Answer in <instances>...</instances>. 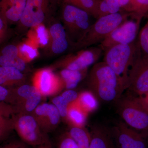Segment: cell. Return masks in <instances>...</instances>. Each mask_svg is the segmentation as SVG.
<instances>
[{"instance_id":"obj_1","label":"cell","mask_w":148,"mask_h":148,"mask_svg":"<svg viewBox=\"0 0 148 148\" xmlns=\"http://www.w3.org/2000/svg\"><path fill=\"white\" fill-rule=\"evenodd\" d=\"M142 52L138 40L128 44L114 46L105 52L103 61L116 74L124 90L128 88Z\"/></svg>"},{"instance_id":"obj_2","label":"cell","mask_w":148,"mask_h":148,"mask_svg":"<svg viewBox=\"0 0 148 148\" xmlns=\"http://www.w3.org/2000/svg\"><path fill=\"white\" fill-rule=\"evenodd\" d=\"M89 84L96 98L104 102L116 101L124 91L116 74L104 61L92 67Z\"/></svg>"},{"instance_id":"obj_3","label":"cell","mask_w":148,"mask_h":148,"mask_svg":"<svg viewBox=\"0 0 148 148\" xmlns=\"http://www.w3.org/2000/svg\"><path fill=\"white\" fill-rule=\"evenodd\" d=\"M131 16L130 13L120 12L98 18L90 26L82 38L72 46V49L79 51L98 43H100L113 30Z\"/></svg>"},{"instance_id":"obj_4","label":"cell","mask_w":148,"mask_h":148,"mask_svg":"<svg viewBox=\"0 0 148 148\" xmlns=\"http://www.w3.org/2000/svg\"><path fill=\"white\" fill-rule=\"evenodd\" d=\"M118 102L117 110L123 121L144 138L148 135V110L137 100L136 96L120 98Z\"/></svg>"},{"instance_id":"obj_5","label":"cell","mask_w":148,"mask_h":148,"mask_svg":"<svg viewBox=\"0 0 148 148\" xmlns=\"http://www.w3.org/2000/svg\"><path fill=\"white\" fill-rule=\"evenodd\" d=\"M89 15L81 9L63 2L62 18L69 43L72 46L82 38L92 25Z\"/></svg>"},{"instance_id":"obj_6","label":"cell","mask_w":148,"mask_h":148,"mask_svg":"<svg viewBox=\"0 0 148 148\" xmlns=\"http://www.w3.org/2000/svg\"><path fill=\"white\" fill-rule=\"evenodd\" d=\"M63 0H27L19 22L26 28H34L51 18Z\"/></svg>"},{"instance_id":"obj_7","label":"cell","mask_w":148,"mask_h":148,"mask_svg":"<svg viewBox=\"0 0 148 148\" xmlns=\"http://www.w3.org/2000/svg\"><path fill=\"white\" fill-rule=\"evenodd\" d=\"M141 22L135 19H127L113 30L98 47L105 52L114 46L133 42L136 40Z\"/></svg>"},{"instance_id":"obj_8","label":"cell","mask_w":148,"mask_h":148,"mask_svg":"<svg viewBox=\"0 0 148 148\" xmlns=\"http://www.w3.org/2000/svg\"><path fill=\"white\" fill-rule=\"evenodd\" d=\"M103 52L99 47L81 49L67 55L58 62V65L73 71L86 70L98 61Z\"/></svg>"},{"instance_id":"obj_9","label":"cell","mask_w":148,"mask_h":148,"mask_svg":"<svg viewBox=\"0 0 148 148\" xmlns=\"http://www.w3.org/2000/svg\"><path fill=\"white\" fill-rule=\"evenodd\" d=\"M111 132L119 148H147L145 138L124 122L117 123Z\"/></svg>"},{"instance_id":"obj_10","label":"cell","mask_w":148,"mask_h":148,"mask_svg":"<svg viewBox=\"0 0 148 148\" xmlns=\"http://www.w3.org/2000/svg\"><path fill=\"white\" fill-rule=\"evenodd\" d=\"M15 127L21 139L29 145L38 146L48 140L40 131L36 119L31 116L19 118Z\"/></svg>"},{"instance_id":"obj_11","label":"cell","mask_w":148,"mask_h":148,"mask_svg":"<svg viewBox=\"0 0 148 148\" xmlns=\"http://www.w3.org/2000/svg\"><path fill=\"white\" fill-rule=\"evenodd\" d=\"M63 81L50 69L39 70L33 78L34 86L43 96H49L58 92L63 86Z\"/></svg>"},{"instance_id":"obj_12","label":"cell","mask_w":148,"mask_h":148,"mask_svg":"<svg viewBox=\"0 0 148 148\" xmlns=\"http://www.w3.org/2000/svg\"><path fill=\"white\" fill-rule=\"evenodd\" d=\"M127 89L138 96L148 91V54L143 51L135 66Z\"/></svg>"},{"instance_id":"obj_13","label":"cell","mask_w":148,"mask_h":148,"mask_svg":"<svg viewBox=\"0 0 148 148\" xmlns=\"http://www.w3.org/2000/svg\"><path fill=\"white\" fill-rule=\"evenodd\" d=\"M36 119L37 123L46 131L58 124L60 119V113L53 104L44 103L35 109Z\"/></svg>"},{"instance_id":"obj_14","label":"cell","mask_w":148,"mask_h":148,"mask_svg":"<svg viewBox=\"0 0 148 148\" xmlns=\"http://www.w3.org/2000/svg\"><path fill=\"white\" fill-rule=\"evenodd\" d=\"M27 0H0V16L10 22H19Z\"/></svg>"},{"instance_id":"obj_15","label":"cell","mask_w":148,"mask_h":148,"mask_svg":"<svg viewBox=\"0 0 148 148\" xmlns=\"http://www.w3.org/2000/svg\"><path fill=\"white\" fill-rule=\"evenodd\" d=\"M51 49L54 54H60L69 47V41L65 27L59 23L52 24L49 29Z\"/></svg>"},{"instance_id":"obj_16","label":"cell","mask_w":148,"mask_h":148,"mask_svg":"<svg viewBox=\"0 0 148 148\" xmlns=\"http://www.w3.org/2000/svg\"><path fill=\"white\" fill-rule=\"evenodd\" d=\"M90 137L89 148H114V139L111 132L104 127L95 128Z\"/></svg>"},{"instance_id":"obj_17","label":"cell","mask_w":148,"mask_h":148,"mask_svg":"<svg viewBox=\"0 0 148 148\" xmlns=\"http://www.w3.org/2000/svg\"><path fill=\"white\" fill-rule=\"evenodd\" d=\"M87 115L76 100L69 106L66 117L73 127H83Z\"/></svg>"},{"instance_id":"obj_18","label":"cell","mask_w":148,"mask_h":148,"mask_svg":"<svg viewBox=\"0 0 148 148\" xmlns=\"http://www.w3.org/2000/svg\"><path fill=\"white\" fill-rule=\"evenodd\" d=\"M24 75L15 68L7 66L0 68V84L2 86L12 84L21 81Z\"/></svg>"},{"instance_id":"obj_19","label":"cell","mask_w":148,"mask_h":148,"mask_svg":"<svg viewBox=\"0 0 148 148\" xmlns=\"http://www.w3.org/2000/svg\"><path fill=\"white\" fill-rule=\"evenodd\" d=\"M86 70L73 71L64 69L61 72V75L66 88L73 89L76 87L86 73Z\"/></svg>"},{"instance_id":"obj_20","label":"cell","mask_w":148,"mask_h":148,"mask_svg":"<svg viewBox=\"0 0 148 148\" xmlns=\"http://www.w3.org/2000/svg\"><path fill=\"white\" fill-rule=\"evenodd\" d=\"M127 12L133 19L142 21L148 17V0H131Z\"/></svg>"},{"instance_id":"obj_21","label":"cell","mask_w":148,"mask_h":148,"mask_svg":"<svg viewBox=\"0 0 148 148\" xmlns=\"http://www.w3.org/2000/svg\"><path fill=\"white\" fill-rule=\"evenodd\" d=\"M76 101L81 108L88 114L95 111L98 108L97 98L90 91L82 92L79 95Z\"/></svg>"},{"instance_id":"obj_22","label":"cell","mask_w":148,"mask_h":148,"mask_svg":"<svg viewBox=\"0 0 148 148\" xmlns=\"http://www.w3.org/2000/svg\"><path fill=\"white\" fill-rule=\"evenodd\" d=\"M69 135L77 143L79 148H89L91 137L83 127H72Z\"/></svg>"},{"instance_id":"obj_23","label":"cell","mask_w":148,"mask_h":148,"mask_svg":"<svg viewBox=\"0 0 148 148\" xmlns=\"http://www.w3.org/2000/svg\"><path fill=\"white\" fill-rule=\"evenodd\" d=\"M18 48L19 57L26 63L32 61L38 56V51L36 47L29 43L21 44Z\"/></svg>"},{"instance_id":"obj_24","label":"cell","mask_w":148,"mask_h":148,"mask_svg":"<svg viewBox=\"0 0 148 148\" xmlns=\"http://www.w3.org/2000/svg\"><path fill=\"white\" fill-rule=\"evenodd\" d=\"M0 65L15 68L21 72L25 70L26 63L19 56L9 57L1 55Z\"/></svg>"},{"instance_id":"obj_25","label":"cell","mask_w":148,"mask_h":148,"mask_svg":"<svg viewBox=\"0 0 148 148\" xmlns=\"http://www.w3.org/2000/svg\"><path fill=\"white\" fill-rule=\"evenodd\" d=\"M36 28V34L37 41L41 45L46 46L48 44L49 40V32L43 24H41Z\"/></svg>"},{"instance_id":"obj_26","label":"cell","mask_w":148,"mask_h":148,"mask_svg":"<svg viewBox=\"0 0 148 148\" xmlns=\"http://www.w3.org/2000/svg\"><path fill=\"white\" fill-rule=\"evenodd\" d=\"M42 95L38 89L29 98L26 100L25 108L28 112H32L36 109L41 99Z\"/></svg>"},{"instance_id":"obj_27","label":"cell","mask_w":148,"mask_h":148,"mask_svg":"<svg viewBox=\"0 0 148 148\" xmlns=\"http://www.w3.org/2000/svg\"><path fill=\"white\" fill-rule=\"evenodd\" d=\"M52 103L58 109L61 116L64 117L67 116L68 109L71 104L66 101L62 95H59L53 98Z\"/></svg>"},{"instance_id":"obj_28","label":"cell","mask_w":148,"mask_h":148,"mask_svg":"<svg viewBox=\"0 0 148 148\" xmlns=\"http://www.w3.org/2000/svg\"><path fill=\"white\" fill-rule=\"evenodd\" d=\"M138 41L142 51L148 54V21L141 29Z\"/></svg>"},{"instance_id":"obj_29","label":"cell","mask_w":148,"mask_h":148,"mask_svg":"<svg viewBox=\"0 0 148 148\" xmlns=\"http://www.w3.org/2000/svg\"><path fill=\"white\" fill-rule=\"evenodd\" d=\"M58 148H79L69 134L65 135L60 140Z\"/></svg>"},{"instance_id":"obj_30","label":"cell","mask_w":148,"mask_h":148,"mask_svg":"<svg viewBox=\"0 0 148 148\" xmlns=\"http://www.w3.org/2000/svg\"><path fill=\"white\" fill-rule=\"evenodd\" d=\"M9 57L19 56L18 47L12 45L5 47L1 51V55Z\"/></svg>"},{"instance_id":"obj_31","label":"cell","mask_w":148,"mask_h":148,"mask_svg":"<svg viewBox=\"0 0 148 148\" xmlns=\"http://www.w3.org/2000/svg\"><path fill=\"white\" fill-rule=\"evenodd\" d=\"M8 21L4 17L0 16V40L2 43L5 40L8 32Z\"/></svg>"},{"instance_id":"obj_32","label":"cell","mask_w":148,"mask_h":148,"mask_svg":"<svg viewBox=\"0 0 148 148\" xmlns=\"http://www.w3.org/2000/svg\"><path fill=\"white\" fill-rule=\"evenodd\" d=\"M109 14H110V12L106 0H100L98 8V18Z\"/></svg>"},{"instance_id":"obj_33","label":"cell","mask_w":148,"mask_h":148,"mask_svg":"<svg viewBox=\"0 0 148 148\" xmlns=\"http://www.w3.org/2000/svg\"><path fill=\"white\" fill-rule=\"evenodd\" d=\"M61 95L70 104H71L77 99L79 95L73 90H69L63 92Z\"/></svg>"},{"instance_id":"obj_34","label":"cell","mask_w":148,"mask_h":148,"mask_svg":"<svg viewBox=\"0 0 148 148\" xmlns=\"http://www.w3.org/2000/svg\"><path fill=\"white\" fill-rule=\"evenodd\" d=\"M108 6L110 14L120 12L121 10L119 0H106Z\"/></svg>"},{"instance_id":"obj_35","label":"cell","mask_w":148,"mask_h":148,"mask_svg":"<svg viewBox=\"0 0 148 148\" xmlns=\"http://www.w3.org/2000/svg\"><path fill=\"white\" fill-rule=\"evenodd\" d=\"M136 97L139 103L148 110V91L143 95Z\"/></svg>"},{"instance_id":"obj_36","label":"cell","mask_w":148,"mask_h":148,"mask_svg":"<svg viewBox=\"0 0 148 148\" xmlns=\"http://www.w3.org/2000/svg\"><path fill=\"white\" fill-rule=\"evenodd\" d=\"M1 148H27L26 146L23 143L19 142H14L10 143L2 147Z\"/></svg>"},{"instance_id":"obj_37","label":"cell","mask_w":148,"mask_h":148,"mask_svg":"<svg viewBox=\"0 0 148 148\" xmlns=\"http://www.w3.org/2000/svg\"><path fill=\"white\" fill-rule=\"evenodd\" d=\"M130 1L131 0H119L121 10H124L125 12H127L129 9Z\"/></svg>"},{"instance_id":"obj_38","label":"cell","mask_w":148,"mask_h":148,"mask_svg":"<svg viewBox=\"0 0 148 148\" xmlns=\"http://www.w3.org/2000/svg\"><path fill=\"white\" fill-rule=\"evenodd\" d=\"M8 94V91L3 87V86H0V100L1 101H4L6 98Z\"/></svg>"},{"instance_id":"obj_39","label":"cell","mask_w":148,"mask_h":148,"mask_svg":"<svg viewBox=\"0 0 148 148\" xmlns=\"http://www.w3.org/2000/svg\"><path fill=\"white\" fill-rule=\"evenodd\" d=\"M83 0H63V2L75 6L77 7L79 6L80 3Z\"/></svg>"},{"instance_id":"obj_40","label":"cell","mask_w":148,"mask_h":148,"mask_svg":"<svg viewBox=\"0 0 148 148\" xmlns=\"http://www.w3.org/2000/svg\"><path fill=\"white\" fill-rule=\"evenodd\" d=\"M38 148H51L50 144L48 141H47L42 145H40Z\"/></svg>"}]
</instances>
